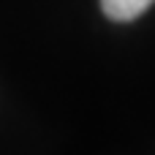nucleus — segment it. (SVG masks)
<instances>
[{
    "label": "nucleus",
    "mask_w": 155,
    "mask_h": 155,
    "mask_svg": "<svg viewBox=\"0 0 155 155\" xmlns=\"http://www.w3.org/2000/svg\"><path fill=\"white\" fill-rule=\"evenodd\" d=\"M155 0H101V8L114 22H134L139 19Z\"/></svg>",
    "instance_id": "1"
}]
</instances>
